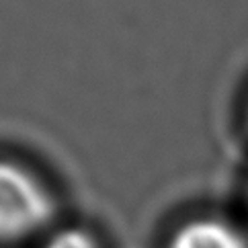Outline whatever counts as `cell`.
Returning <instances> with one entry per match:
<instances>
[{
  "instance_id": "1",
  "label": "cell",
  "mask_w": 248,
  "mask_h": 248,
  "mask_svg": "<svg viewBox=\"0 0 248 248\" xmlns=\"http://www.w3.org/2000/svg\"><path fill=\"white\" fill-rule=\"evenodd\" d=\"M56 214L54 195L25 166L0 160V238L15 240L46 228Z\"/></svg>"
},
{
  "instance_id": "2",
  "label": "cell",
  "mask_w": 248,
  "mask_h": 248,
  "mask_svg": "<svg viewBox=\"0 0 248 248\" xmlns=\"http://www.w3.org/2000/svg\"><path fill=\"white\" fill-rule=\"evenodd\" d=\"M166 248H248V238L232 221L203 216L183 221Z\"/></svg>"
},
{
  "instance_id": "3",
  "label": "cell",
  "mask_w": 248,
  "mask_h": 248,
  "mask_svg": "<svg viewBox=\"0 0 248 248\" xmlns=\"http://www.w3.org/2000/svg\"><path fill=\"white\" fill-rule=\"evenodd\" d=\"M43 248H101V244L84 228H62L47 238Z\"/></svg>"
}]
</instances>
